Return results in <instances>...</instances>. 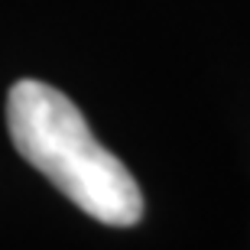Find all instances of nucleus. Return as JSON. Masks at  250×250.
<instances>
[{"mask_svg": "<svg viewBox=\"0 0 250 250\" xmlns=\"http://www.w3.org/2000/svg\"><path fill=\"white\" fill-rule=\"evenodd\" d=\"M13 146L84 214L111 228L143 218V195L130 169L94 140L82 111L59 88L23 78L7 94Z\"/></svg>", "mask_w": 250, "mask_h": 250, "instance_id": "obj_1", "label": "nucleus"}]
</instances>
